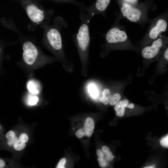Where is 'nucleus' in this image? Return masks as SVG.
<instances>
[{"mask_svg": "<svg viewBox=\"0 0 168 168\" xmlns=\"http://www.w3.org/2000/svg\"><path fill=\"white\" fill-rule=\"evenodd\" d=\"M33 95V94H30L28 96L27 102L28 105H36L39 100V98Z\"/></svg>", "mask_w": 168, "mask_h": 168, "instance_id": "nucleus-17", "label": "nucleus"}, {"mask_svg": "<svg viewBox=\"0 0 168 168\" xmlns=\"http://www.w3.org/2000/svg\"><path fill=\"white\" fill-rule=\"evenodd\" d=\"M68 26V24L61 16L54 19L52 25L46 24L43 26L44 34L42 39L45 44L62 62L66 71L71 72L73 70L72 64L65 54L63 44L61 31Z\"/></svg>", "mask_w": 168, "mask_h": 168, "instance_id": "nucleus-1", "label": "nucleus"}, {"mask_svg": "<svg viewBox=\"0 0 168 168\" xmlns=\"http://www.w3.org/2000/svg\"><path fill=\"white\" fill-rule=\"evenodd\" d=\"M22 58L24 62L29 65L34 64L39 58V51L35 44L30 41H26L22 45Z\"/></svg>", "mask_w": 168, "mask_h": 168, "instance_id": "nucleus-4", "label": "nucleus"}, {"mask_svg": "<svg viewBox=\"0 0 168 168\" xmlns=\"http://www.w3.org/2000/svg\"><path fill=\"white\" fill-rule=\"evenodd\" d=\"M161 144L163 147H168V135L163 138L160 141Z\"/></svg>", "mask_w": 168, "mask_h": 168, "instance_id": "nucleus-19", "label": "nucleus"}, {"mask_svg": "<svg viewBox=\"0 0 168 168\" xmlns=\"http://www.w3.org/2000/svg\"><path fill=\"white\" fill-rule=\"evenodd\" d=\"M167 27V23L164 19H159L155 26L150 30L149 36L152 39H156L159 34L162 32H165Z\"/></svg>", "mask_w": 168, "mask_h": 168, "instance_id": "nucleus-9", "label": "nucleus"}, {"mask_svg": "<svg viewBox=\"0 0 168 168\" xmlns=\"http://www.w3.org/2000/svg\"><path fill=\"white\" fill-rule=\"evenodd\" d=\"M66 162V160L65 158L62 159L59 161L58 164L57 168H64V166Z\"/></svg>", "mask_w": 168, "mask_h": 168, "instance_id": "nucleus-24", "label": "nucleus"}, {"mask_svg": "<svg viewBox=\"0 0 168 168\" xmlns=\"http://www.w3.org/2000/svg\"><path fill=\"white\" fill-rule=\"evenodd\" d=\"M103 152L106 155L110 152L109 148L106 146H104L102 148Z\"/></svg>", "mask_w": 168, "mask_h": 168, "instance_id": "nucleus-26", "label": "nucleus"}, {"mask_svg": "<svg viewBox=\"0 0 168 168\" xmlns=\"http://www.w3.org/2000/svg\"><path fill=\"white\" fill-rule=\"evenodd\" d=\"M128 0L130 1H133L134 0Z\"/></svg>", "mask_w": 168, "mask_h": 168, "instance_id": "nucleus-33", "label": "nucleus"}, {"mask_svg": "<svg viewBox=\"0 0 168 168\" xmlns=\"http://www.w3.org/2000/svg\"><path fill=\"white\" fill-rule=\"evenodd\" d=\"M27 87L30 93L34 95L38 94L41 90L40 84L34 80L28 81L27 84Z\"/></svg>", "mask_w": 168, "mask_h": 168, "instance_id": "nucleus-13", "label": "nucleus"}, {"mask_svg": "<svg viewBox=\"0 0 168 168\" xmlns=\"http://www.w3.org/2000/svg\"><path fill=\"white\" fill-rule=\"evenodd\" d=\"M94 123L93 119L91 117L87 118L86 120L83 129L85 135L88 137H91L93 132Z\"/></svg>", "mask_w": 168, "mask_h": 168, "instance_id": "nucleus-12", "label": "nucleus"}, {"mask_svg": "<svg viewBox=\"0 0 168 168\" xmlns=\"http://www.w3.org/2000/svg\"><path fill=\"white\" fill-rule=\"evenodd\" d=\"M39 1L43 0H35ZM58 2L68 3L72 4L79 7L80 12H85L86 7L84 4L82 2L77 1L76 0H49Z\"/></svg>", "mask_w": 168, "mask_h": 168, "instance_id": "nucleus-14", "label": "nucleus"}, {"mask_svg": "<svg viewBox=\"0 0 168 168\" xmlns=\"http://www.w3.org/2000/svg\"><path fill=\"white\" fill-rule=\"evenodd\" d=\"M0 128H1V126L0 125Z\"/></svg>", "mask_w": 168, "mask_h": 168, "instance_id": "nucleus-34", "label": "nucleus"}, {"mask_svg": "<svg viewBox=\"0 0 168 168\" xmlns=\"http://www.w3.org/2000/svg\"><path fill=\"white\" fill-rule=\"evenodd\" d=\"M80 26L72 39L76 46L81 64V75L85 77L88 74L89 67V51L90 42L89 25L91 20L85 12H80Z\"/></svg>", "mask_w": 168, "mask_h": 168, "instance_id": "nucleus-2", "label": "nucleus"}, {"mask_svg": "<svg viewBox=\"0 0 168 168\" xmlns=\"http://www.w3.org/2000/svg\"><path fill=\"white\" fill-rule=\"evenodd\" d=\"M121 11L124 17L133 22L138 21L142 15L140 10L126 3L122 4Z\"/></svg>", "mask_w": 168, "mask_h": 168, "instance_id": "nucleus-8", "label": "nucleus"}, {"mask_svg": "<svg viewBox=\"0 0 168 168\" xmlns=\"http://www.w3.org/2000/svg\"><path fill=\"white\" fill-rule=\"evenodd\" d=\"M0 51H1V49H0Z\"/></svg>", "mask_w": 168, "mask_h": 168, "instance_id": "nucleus-35", "label": "nucleus"}, {"mask_svg": "<svg viewBox=\"0 0 168 168\" xmlns=\"http://www.w3.org/2000/svg\"><path fill=\"white\" fill-rule=\"evenodd\" d=\"M127 38V35L125 31L116 27L110 28L105 36L106 44L108 45L124 42Z\"/></svg>", "mask_w": 168, "mask_h": 168, "instance_id": "nucleus-5", "label": "nucleus"}, {"mask_svg": "<svg viewBox=\"0 0 168 168\" xmlns=\"http://www.w3.org/2000/svg\"><path fill=\"white\" fill-rule=\"evenodd\" d=\"M164 57L167 60H168V49H166L164 54Z\"/></svg>", "mask_w": 168, "mask_h": 168, "instance_id": "nucleus-30", "label": "nucleus"}, {"mask_svg": "<svg viewBox=\"0 0 168 168\" xmlns=\"http://www.w3.org/2000/svg\"><path fill=\"white\" fill-rule=\"evenodd\" d=\"M22 7L31 23L42 28L49 24L54 14L52 10H47L35 0H13Z\"/></svg>", "mask_w": 168, "mask_h": 168, "instance_id": "nucleus-3", "label": "nucleus"}, {"mask_svg": "<svg viewBox=\"0 0 168 168\" xmlns=\"http://www.w3.org/2000/svg\"><path fill=\"white\" fill-rule=\"evenodd\" d=\"M105 155V158L108 161L112 160L114 157V156L112 155V153L110 152Z\"/></svg>", "mask_w": 168, "mask_h": 168, "instance_id": "nucleus-25", "label": "nucleus"}, {"mask_svg": "<svg viewBox=\"0 0 168 168\" xmlns=\"http://www.w3.org/2000/svg\"><path fill=\"white\" fill-rule=\"evenodd\" d=\"M111 94L110 89L108 88H105L102 91L99 99L100 102L105 105H107L109 103V99Z\"/></svg>", "mask_w": 168, "mask_h": 168, "instance_id": "nucleus-15", "label": "nucleus"}, {"mask_svg": "<svg viewBox=\"0 0 168 168\" xmlns=\"http://www.w3.org/2000/svg\"><path fill=\"white\" fill-rule=\"evenodd\" d=\"M76 136L79 138H82L84 135V133L83 129L78 130L76 133Z\"/></svg>", "mask_w": 168, "mask_h": 168, "instance_id": "nucleus-23", "label": "nucleus"}, {"mask_svg": "<svg viewBox=\"0 0 168 168\" xmlns=\"http://www.w3.org/2000/svg\"><path fill=\"white\" fill-rule=\"evenodd\" d=\"M129 104V101L127 99L119 101L115 105L114 108L116 115L119 117L123 116L124 113L125 108L128 107Z\"/></svg>", "mask_w": 168, "mask_h": 168, "instance_id": "nucleus-11", "label": "nucleus"}, {"mask_svg": "<svg viewBox=\"0 0 168 168\" xmlns=\"http://www.w3.org/2000/svg\"><path fill=\"white\" fill-rule=\"evenodd\" d=\"M16 137L15 133L12 131H8L6 135V138L7 140H12Z\"/></svg>", "mask_w": 168, "mask_h": 168, "instance_id": "nucleus-20", "label": "nucleus"}, {"mask_svg": "<svg viewBox=\"0 0 168 168\" xmlns=\"http://www.w3.org/2000/svg\"><path fill=\"white\" fill-rule=\"evenodd\" d=\"M154 167H155V165L148 166L144 168H153Z\"/></svg>", "mask_w": 168, "mask_h": 168, "instance_id": "nucleus-32", "label": "nucleus"}, {"mask_svg": "<svg viewBox=\"0 0 168 168\" xmlns=\"http://www.w3.org/2000/svg\"><path fill=\"white\" fill-rule=\"evenodd\" d=\"M5 166V162L3 160L0 158V168H4Z\"/></svg>", "mask_w": 168, "mask_h": 168, "instance_id": "nucleus-29", "label": "nucleus"}, {"mask_svg": "<svg viewBox=\"0 0 168 168\" xmlns=\"http://www.w3.org/2000/svg\"><path fill=\"white\" fill-rule=\"evenodd\" d=\"M96 154L99 157H103L104 154L103 152L100 149H98L96 151Z\"/></svg>", "mask_w": 168, "mask_h": 168, "instance_id": "nucleus-28", "label": "nucleus"}, {"mask_svg": "<svg viewBox=\"0 0 168 168\" xmlns=\"http://www.w3.org/2000/svg\"><path fill=\"white\" fill-rule=\"evenodd\" d=\"M163 45L162 39L160 38L156 39L151 45L146 46L143 49L141 52L142 57L148 59L154 58L158 54Z\"/></svg>", "mask_w": 168, "mask_h": 168, "instance_id": "nucleus-7", "label": "nucleus"}, {"mask_svg": "<svg viewBox=\"0 0 168 168\" xmlns=\"http://www.w3.org/2000/svg\"><path fill=\"white\" fill-rule=\"evenodd\" d=\"M98 161L100 166L102 167H104L107 165V162L103 157H99Z\"/></svg>", "mask_w": 168, "mask_h": 168, "instance_id": "nucleus-21", "label": "nucleus"}, {"mask_svg": "<svg viewBox=\"0 0 168 168\" xmlns=\"http://www.w3.org/2000/svg\"><path fill=\"white\" fill-rule=\"evenodd\" d=\"M17 140V138L16 137L14 138L12 140H8L7 144L11 146L13 144H14Z\"/></svg>", "mask_w": 168, "mask_h": 168, "instance_id": "nucleus-27", "label": "nucleus"}, {"mask_svg": "<svg viewBox=\"0 0 168 168\" xmlns=\"http://www.w3.org/2000/svg\"><path fill=\"white\" fill-rule=\"evenodd\" d=\"M19 140L26 143L28 141L29 137L27 134L25 133H23L20 135L19 137Z\"/></svg>", "mask_w": 168, "mask_h": 168, "instance_id": "nucleus-22", "label": "nucleus"}, {"mask_svg": "<svg viewBox=\"0 0 168 168\" xmlns=\"http://www.w3.org/2000/svg\"><path fill=\"white\" fill-rule=\"evenodd\" d=\"M110 2V0H96L94 3L86 7L85 12L92 20L96 14L102 13L105 11Z\"/></svg>", "mask_w": 168, "mask_h": 168, "instance_id": "nucleus-6", "label": "nucleus"}, {"mask_svg": "<svg viewBox=\"0 0 168 168\" xmlns=\"http://www.w3.org/2000/svg\"><path fill=\"white\" fill-rule=\"evenodd\" d=\"M26 144L25 142L20 140H17L14 144V149L17 151H20L23 150L25 147Z\"/></svg>", "mask_w": 168, "mask_h": 168, "instance_id": "nucleus-18", "label": "nucleus"}, {"mask_svg": "<svg viewBox=\"0 0 168 168\" xmlns=\"http://www.w3.org/2000/svg\"><path fill=\"white\" fill-rule=\"evenodd\" d=\"M134 107V105L133 104L131 103L129 104L128 105V108L130 109H133Z\"/></svg>", "mask_w": 168, "mask_h": 168, "instance_id": "nucleus-31", "label": "nucleus"}, {"mask_svg": "<svg viewBox=\"0 0 168 168\" xmlns=\"http://www.w3.org/2000/svg\"><path fill=\"white\" fill-rule=\"evenodd\" d=\"M86 85V91L90 97L96 99L99 96V92L95 84L92 81H89Z\"/></svg>", "mask_w": 168, "mask_h": 168, "instance_id": "nucleus-10", "label": "nucleus"}, {"mask_svg": "<svg viewBox=\"0 0 168 168\" xmlns=\"http://www.w3.org/2000/svg\"><path fill=\"white\" fill-rule=\"evenodd\" d=\"M121 98L120 94L118 93H115L111 94L110 97L109 103L111 105H116L120 100Z\"/></svg>", "mask_w": 168, "mask_h": 168, "instance_id": "nucleus-16", "label": "nucleus"}]
</instances>
